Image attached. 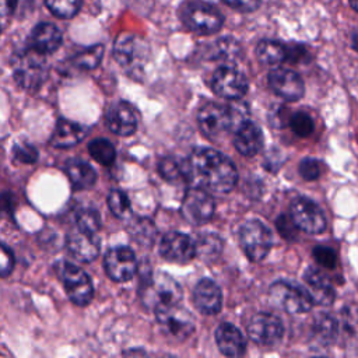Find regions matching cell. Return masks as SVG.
I'll return each instance as SVG.
<instances>
[{
    "label": "cell",
    "instance_id": "5b68a950",
    "mask_svg": "<svg viewBox=\"0 0 358 358\" xmlns=\"http://www.w3.org/2000/svg\"><path fill=\"white\" fill-rule=\"evenodd\" d=\"M55 271L71 302L80 306H85L91 302L94 287L90 275L83 268L67 260H60L55 264Z\"/></svg>",
    "mask_w": 358,
    "mask_h": 358
},
{
    "label": "cell",
    "instance_id": "6da1fadb",
    "mask_svg": "<svg viewBox=\"0 0 358 358\" xmlns=\"http://www.w3.org/2000/svg\"><path fill=\"white\" fill-rule=\"evenodd\" d=\"M185 165L186 182L203 189L228 193L238 182V171L232 161L213 148H196Z\"/></svg>",
    "mask_w": 358,
    "mask_h": 358
},
{
    "label": "cell",
    "instance_id": "8d00e7d4",
    "mask_svg": "<svg viewBox=\"0 0 358 358\" xmlns=\"http://www.w3.org/2000/svg\"><path fill=\"white\" fill-rule=\"evenodd\" d=\"M108 207L112 211V214L116 215L117 218H124L130 215V211H131V206L127 194L117 189H113L109 192Z\"/></svg>",
    "mask_w": 358,
    "mask_h": 358
},
{
    "label": "cell",
    "instance_id": "1f68e13d",
    "mask_svg": "<svg viewBox=\"0 0 358 358\" xmlns=\"http://www.w3.org/2000/svg\"><path fill=\"white\" fill-rule=\"evenodd\" d=\"M158 172L165 180H168L171 183H178V182H185L186 180L185 161L176 159L173 157L162 158L158 162Z\"/></svg>",
    "mask_w": 358,
    "mask_h": 358
},
{
    "label": "cell",
    "instance_id": "9a60e30c",
    "mask_svg": "<svg viewBox=\"0 0 358 358\" xmlns=\"http://www.w3.org/2000/svg\"><path fill=\"white\" fill-rule=\"evenodd\" d=\"M214 94L225 99H241L248 91L246 77L232 66L218 67L211 78Z\"/></svg>",
    "mask_w": 358,
    "mask_h": 358
},
{
    "label": "cell",
    "instance_id": "44dd1931",
    "mask_svg": "<svg viewBox=\"0 0 358 358\" xmlns=\"http://www.w3.org/2000/svg\"><path fill=\"white\" fill-rule=\"evenodd\" d=\"M264 138L262 129L249 120L242 122L235 131L234 136V145L238 152H241L245 157H253L256 155L262 147H263Z\"/></svg>",
    "mask_w": 358,
    "mask_h": 358
},
{
    "label": "cell",
    "instance_id": "5bb4252c",
    "mask_svg": "<svg viewBox=\"0 0 358 358\" xmlns=\"http://www.w3.org/2000/svg\"><path fill=\"white\" fill-rule=\"evenodd\" d=\"M248 336L256 344L274 345L282 338L284 326L277 315L259 312L252 316L248 324Z\"/></svg>",
    "mask_w": 358,
    "mask_h": 358
},
{
    "label": "cell",
    "instance_id": "bcb514c9",
    "mask_svg": "<svg viewBox=\"0 0 358 358\" xmlns=\"http://www.w3.org/2000/svg\"><path fill=\"white\" fill-rule=\"evenodd\" d=\"M14 197L10 192H1L0 193V214H6V215H13L14 213Z\"/></svg>",
    "mask_w": 358,
    "mask_h": 358
},
{
    "label": "cell",
    "instance_id": "484cf974",
    "mask_svg": "<svg viewBox=\"0 0 358 358\" xmlns=\"http://www.w3.org/2000/svg\"><path fill=\"white\" fill-rule=\"evenodd\" d=\"M64 172L70 179L71 186L76 190H85L95 185L96 182V172L95 169L85 161L71 158L66 162Z\"/></svg>",
    "mask_w": 358,
    "mask_h": 358
},
{
    "label": "cell",
    "instance_id": "603a6c76",
    "mask_svg": "<svg viewBox=\"0 0 358 358\" xmlns=\"http://www.w3.org/2000/svg\"><path fill=\"white\" fill-rule=\"evenodd\" d=\"M87 133L88 127L84 124L62 117L56 122L49 141L56 148H69L81 143Z\"/></svg>",
    "mask_w": 358,
    "mask_h": 358
},
{
    "label": "cell",
    "instance_id": "2e32d148",
    "mask_svg": "<svg viewBox=\"0 0 358 358\" xmlns=\"http://www.w3.org/2000/svg\"><path fill=\"white\" fill-rule=\"evenodd\" d=\"M268 85L275 95L289 102L301 99L305 94V84L301 76L285 67H277L268 73Z\"/></svg>",
    "mask_w": 358,
    "mask_h": 358
},
{
    "label": "cell",
    "instance_id": "c3c4849f",
    "mask_svg": "<svg viewBox=\"0 0 358 358\" xmlns=\"http://www.w3.org/2000/svg\"><path fill=\"white\" fill-rule=\"evenodd\" d=\"M351 46L358 52V31L351 35Z\"/></svg>",
    "mask_w": 358,
    "mask_h": 358
},
{
    "label": "cell",
    "instance_id": "74e56055",
    "mask_svg": "<svg viewBox=\"0 0 358 358\" xmlns=\"http://www.w3.org/2000/svg\"><path fill=\"white\" fill-rule=\"evenodd\" d=\"M289 127L291 130L299 136V137H306L309 136L313 129H315V123L313 119L306 113V112H296L289 117Z\"/></svg>",
    "mask_w": 358,
    "mask_h": 358
},
{
    "label": "cell",
    "instance_id": "52a82bcc",
    "mask_svg": "<svg viewBox=\"0 0 358 358\" xmlns=\"http://www.w3.org/2000/svg\"><path fill=\"white\" fill-rule=\"evenodd\" d=\"M268 296L273 305L292 315L309 312L313 306V299L308 289L291 281L281 280L271 284Z\"/></svg>",
    "mask_w": 358,
    "mask_h": 358
},
{
    "label": "cell",
    "instance_id": "b9f144b4",
    "mask_svg": "<svg viewBox=\"0 0 358 358\" xmlns=\"http://www.w3.org/2000/svg\"><path fill=\"white\" fill-rule=\"evenodd\" d=\"M343 326L350 334H358V305H350L344 309Z\"/></svg>",
    "mask_w": 358,
    "mask_h": 358
},
{
    "label": "cell",
    "instance_id": "ee69618b",
    "mask_svg": "<svg viewBox=\"0 0 358 358\" xmlns=\"http://www.w3.org/2000/svg\"><path fill=\"white\" fill-rule=\"evenodd\" d=\"M275 225H277V229L280 232V235L288 241H292L295 239L296 236V227L294 225L292 220L289 217H287L285 214H281L277 221H275Z\"/></svg>",
    "mask_w": 358,
    "mask_h": 358
},
{
    "label": "cell",
    "instance_id": "4dcf8cb0",
    "mask_svg": "<svg viewBox=\"0 0 358 358\" xmlns=\"http://www.w3.org/2000/svg\"><path fill=\"white\" fill-rule=\"evenodd\" d=\"M103 56V45L96 43L90 48H85L76 53L71 57V63L74 67L81 70H92L99 66Z\"/></svg>",
    "mask_w": 358,
    "mask_h": 358
},
{
    "label": "cell",
    "instance_id": "f35d334b",
    "mask_svg": "<svg viewBox=\"0 0 358 358\" xmlns=\"http://www.w3.org/2000/svg\"><path fill=\"white\" fill-rule=\"evenodd\" d=\"M13 157L21 164L31 165L38 159V150L28 141H18L13 147Z\"/></svg>",
    "mask_w": 358,
    "mask_h": 358
},
{
    "label": "cell",
    "instance_id": "e575fe53",
    "mask_svg": "<svg viewBox=\"0 0 358 358\" xmlns=\"http://www.w3.org/2000/svg\"><path fill=\"white\" fill-rule=\"evenodd\" d=\"M76 222L77 229L90 234H96L101 228V215L92 207H83L76 213Z\"/></svg>",
    "mask_w": 358,
    "mask_h": 358
},
{
    "label": "cell",
    "instance_id": "d4e9b609",
    "mask_svg": "<svg viewBox=\"0 0 358 358\" xmlns=\"http://www.w3.org/2000/svg\"><path fill=\"white\" fill-rule=\"evenodd\" d=\"M215 343L218 350L227 357H241L246 350L241 330L231 323H221L215 329Z\"/></svg>",
    "mask_w": 358,
    "mask_h": 358
},
{
    "label": "cell",
    "instance_id": "681fc988",
    "mask_svg": "<svg viewBox=\"0 0 358 358\" xmlns=\"http://www.w3.org/2000/svg\"><path fill=\"white\" fill-rule=\"evenodd\" d=\"M350 6L358 13V0H350Z\"/></svg>",
    "mask_w": 358,
    "mask_h": 358
},
{
    "label": "cell",
    "instance_id": "7dc6e473",
    "mask_svg": "<svg viewBox=\"0 0 358 358\" xmlns=\"http://www.w3.org/2000/svg\"><path fill=\"white\" fill-rule=\"evenodd\" d=\"M18 0H0V17H8L14 13Z\"/></svg>",
    "mask_w": 358,
    "mask_h": 358
},
{
    "label": "cell",
    "instance_id": "d6986e66",
    "mask_svg": "<svg viewBox=\"0 0 358 358\" xmlns=\"http://www.w3.org/2000/svg\"><path fill=\"white\" fill-rule=\"evenodd\" d=\"M106 126L110 131H113L117 136H131L137 130V116L131 105H129L124 101H119L106 112L105 116Z\"/></svg>",
    "mask_w": 358,
    "mask_h": 358
},
{
    "label": "cell",
    "instance_id": "d6a6232c",
    "mask_svg": "<svg viewBox=\"0 0 358 358\" xmlns=\"http://www.w3.org/2000/svg\"><path fill=\"white\" fill-rule=\"evenodd\" d=\"M241 55V46L234 38H221L211 48L213 59L234 63Z\"/></svg>",
    "mask_w": 358,
    "mask_h": 358
},
{
    "label": "cell",
    "instance_id": "cb8c5ba5",
    "mask_svg": "<svg viewBox=\"0 0 358 358\" xmlns=\"http://www.w3.org/2000/svg\"><path fill=\"white\" fill-rule=\"evenodd\" d=\"M63 36L60 29L50 22H39L34 27L29 36V46L43 55L56 52L62 45Z\"/></svg>",
    "mask_w": 358,
    "mask_h": 358
},
{
    "label": "cell",
    "instance_id": "277c9868",
    "mask_svg": "<svg viewBox=\"0 0 358 358\" xmlns=\"http://www.w3.org/2000/svg\"><path fill=\"white\" fill-rule=\"evenodd\" d=\"M140 298L145 308L158 309L179 303L182 299L180 285L168 274L157 273L148 275L140 287Z\"/></svg>",
    "mask_w": 358,
    "mask_h": 358
},
{
    "label": "cell",
    "instance_id": "7402d4cb",
    "mask_svg": "<svg viewBox=\"0 0 358 358\" xmlns=\"http://www.w3.org/2000/svg\"><path fill=\"white\" fill-rule=\"evenodd\" d=\"M303 280L308 285V292L310 294L313 303H319L323 306H329L333 303L336 294L329 277L323 271L315 267H308L303 273Z\"/></svg>",
    "mask_w": 358,
    "mask_h": 358
},
{
    "label": "cell",
    "instance_id": "f1b7e54d",
    "mask_svg": "<svg viewBox=\"0 0 358 358\" xmlns=\"http://www.w3.org/2000/svg\"><path fill=\"white\" fill-rule=\"evenodd\" d=\"M196 243V256L203 262H213L215 260L222 252V239L217 234H201Z\"/></svg>",
    "mask_w": 358,
    "mask_h": 358
},
{
    "label": "cell",
    "instance_id": "7bdbcfd3",
    "mask_svg": "<svg viewBox=\"0 0 358 358\" xmlns=\"http://www.w3.org/2000/svg\"><path fill=\"white\" fill-rule=\"evenodd\" d=\"M14 255L8 246L0 243V277H8L14 268Z\"/></svg>",
    "mask_w": 358,
    "mask_h": 358
},
{
    "label": "cell",
    "instance_id": "f6af8a7d",
    "mask_svg": "<svg viewBox=\"0 0 358 358\" xmlns=\"http://www.w3.org/2000/svg\"><path fill=\"white\" fill-rule=\"evenodd\" d=\"M227 6L241 13H252L259 8L262 0H224Z\"/></svg>",
    "mask_w": 358,
    "mask_h": 358
},
{
    "label": "cell",
    "instance_id": "83f0119b",
    "mask_svg": "<svg viewBox=\"0 0 358 358\" xmlns=\"http://www.w3.org/2000/svg\"><path fill=\"white\" fill-rule=\"evenodd\" d=\"M256 56L260 63L277 66L287 60V49L282 43L271 39H263L256 46Z\"/></svg>",
    "mask_w": 358,
    "mask_h": 358
},
{
    "label": "cell",
    "instance_id": "3957f363",
    "mask_svg": "<svg viewBox=\"0 0 358 358\" xmlns=\"http://www.w3.org/2000/svg\"><path fill=\"white\" fill-rule=\"evenodd\" d=\"M11 67L15 83L24 90H38L45 83L48 76L45 55L31 46L14 55Z\"/></svg>",
    "mask_w": 358,
    "mask_h": 358
},
{
    "label": "cell",
    "instance_id": "836d02e7",
    "mask_svg": "<svg viewBox=\"0 0 358 358\" xmlns=\"http://www.w3.org/2000/svg\"><path fill=\"white\" fill-rule=\"evenodd\" d=\"M88 151L91 154V157L99 162L101 165L109 166L115 162L116 158V150L113 147V144L106 140V138H95L88 145Z\"/></svg>",
    "mask_w": 358,
    "mask_h": 358
},
{
    "label": "cell",
    "instance_id": "f546056e",
    "mask_svg": "<svg viewBox=\"0 0 358 358\" xmlns=\"http://www.w3.org/2000/svg\"><path fill=\"white\" fill-rule=\"evenodd\" d=\"M127 231L130 236L143 246H150L154 243L157 236V228L148 218H134L130 221Z\"/></svg>",
    "mask_w": 358,
    "mask_h": 358
},
{
    "label": "cell",
    "instance_id": "ac0fdd59",
    "mask_svg": "<svg viewBox=\"0 0 358 358\" xmlns=\"http://www.w3.org/2000/svg\"><path fill=\"white\" fill-rule=\"evenodd\" d=\"M66 246L74 259L90 263L94 262L101 250V241L96 234H90L84 231H73L66 238Z\"/></svg>",
    "mask_w": 358,
    "mask_h": 358
},
{
    "label": "cell",
    "instance_id": "ab89813d",
    "mask_svg": "<svg viewBox=\"0 0 358 358\" xmlns=\"http://www.w3.org/2000/svg\"><path fill=\"white\" fill-rule=\"evenodd\" d=\"M312 255L317 264H320L324 268H333L337 264V255L336 252L324 245H317L313 248Z\"/></svg>",
    "mask_w": 358,
    "mask_h": 358
},
{
    "label": "cell",
    "instance_id": "8fae6325",
    "mask_svg": "<svg viewBox=\"0 0 358 358\" xmlns=\"http://www.w3.org/2000/svg\"><path fill=\"white\" fill-rule=\"evenodd\" d=\"M197 123L207 138L217 140L232 127L229 106L217 102H207L197 112Z\"/></svg>",
    "mask_w": 358,
    "mask_h": 358
},
{
    "label": "cell",
    "instance_id": "60d3db41",
    "mask_svg": "<svg viewBox=\"0 0 358 358\" xmlns=\"http://www.w3.org/2000/svg\"><path fill=\"white\" fill-rule=\"evenodd\" d=\"M299 175L305 180H315L322 175V165L315 158H303L299 162Z\"/></svg>",
    "mask_w": 358,
    "mask_h": 358
},
{
    "label": "cell",
    "instance_id": "7c38bea8",
    "mask_svg": "<svg viewBox=\"0 0 358 358\" xmlns=\"http://www.w3.org/2000/svg\"><path fill=\"white\" fill-rule=\"evenodd\" d=\"M289 218L296 229L306 234H320L326 229L324 214L317 204L306 197H298L291 203Z\"/></svg>",
    "mask_w": 358,
    "mask_h": 358
},
{
    "label": "cell",
    "instance_id": "7a4b0ae2",
    "mask_svg": "<svg viewBox=\"0 0 358 358\" xmlns=\"http://www.w3.org/2000/svg\"><path fill=\"white\" fill-rule=\"evenodd\" d=\"M113 57L130 77L140 80L150 59V48L143 38L133 34H122L115 41Z\"/></svg>",
    "mask_w": 358,
    "mask_h": 358
},
{
    "label": "cell",
    "instance_id": "9c48e42d",
    "mask_svg": "<svg viewBox=\"0 0 358 358\" xmlns=\"http://www.w3.org/2000/svg\"><path fill=\"white\" fill-rule=\"evenodd\" d=\"M241 246L252 262L263 260L273 246L271 231L260 221L250 220L239 229Z\"/></svg>",
    "mask_w": 358,
    "mask_h": 358
},
{
    "label": "cell",
    "instance_id": "ba28073f",
    "mask_svg": "<svg viewBox=\"0 0 358 358\" xmlns=\"http://www.w3.org/2000/svg\"><path fill=\"white\" fill-rule=\"evenodd\" d=\"M161 330L176 341L186 340L194 331V319L192 313L179 303L158 308L154 310Z\"/></svg>",
    "mask_w": 358,
    "mask_h": 358
},
{
    "label": "cell",
    "instance_id": "d590c367",
    "mask_svg": "<svg viewBox=\"0 0 358 358\" xmlns=\"http://www.w3.org/2000/svg\"><path fill=\"white\" fill-rule=\"evenodd\" d=\"M49 11L59 18H73L81 8L83 0H45Z\"/></svg>",
    "mask_w": 358,
    "mask_h": 358
},
{
    "label": "cell",
    "instance_id": "8992f818",
    "mask_svg": "<svg viewBox=\"0 0 358 358\" xmlns=\"http://www.w3.org/2000/svg\"><path fill=\"white\" fill-rule=\"evenodd\" d=\"M180 20L187 29L199 35L215 34L224 24L220 10L204 1L186 3L180 11Z\"/></svg>",
    "mask_w": 358,
    "mask_h": 358
},
{
    "label": "cell",
    "instance_id": "30bf717a",
    "mask_svg": "<svg viewBox=\"0 0 358 358\" xmlns=\"http://www.w3.org/2000/svg\"><path fill=\"white\" fill-rule=\"evenodd\" d=\"M215 210V203L211 194L199 186H193L187 189L182 200V215L183 218L193 224L201 225L211 220Z\"/></svg>",
    "mask_w": 358,
    "mask_h": 358
},
{
    "label": "cell",
    "instance_id": "4fadbf2b",
    "mask_svg": "<svg viewBox=\"0 0 358 358\" xmlns=\"http://www.w3.org/2000/svg\"><path fill=\"white\" fill-rule=\"evenodd\" d=\"M103 267L110 280L124 282L134 277L137 271V259L130 248L115 246L105 253Z\"/></svg>",
    "mask_w": 358,
    "mask_h": 358
},
{
    "label": "cell",
    "instance_id": "ffe728a7",
    "mask_svg": "<svg viewBox=\"0 0 358 358\" xmlns=\"http://www.w3.org/2000/svg\"><path fill=\"white\" fill-rule=\"evenodd\" d=\"M193 302L201 313L215 315L221 310L222 292L213 280L203 278L193 289Z\"/></svg>",
    "mask_w": 358,
    "mask_h": 358
},
{
    "label": "cell",
    "instance_id": "4316f807",
    "mask_svg": "<svg viewBox=\"0 0 358 358\" xmlns=\"http://www.w3.org/2000/svg\"><path fill=\"white\" fill-rule=\"evenodd\" d=\"M338 336V322L329 313H320L312 324V343L317 348L331 345Z\"/></svg>",
    "mask_w": 358,
    "mask_h": 358
},
{
    "label": "cell",
    "instance_id": "f907efd6",
    "mask_svg": "<svg viewBox=\"0 0 358 358\" xmlns=\"http://www.w3.org/2000/svg\"><path fill=\"white\" fill-rule=\"evenodd\" d=\"M0 34H1V25H0Z\"/></svg>",
    "mask_w": 358,
    "mask_h": 358
},
{
    "label": "cell",
    "instance_id": "e0dca14e",
    "mask_svg": "<svg viewBox=\"0 0 358 358\" xmlns=\"http://www.w3.org/2000/svg\"><path fill=\"white\" fill-rule=\"evenodd\" d=\"M161 256L173 263H187L196 257L194 239L182 232H168L159 242Z\"/></svg>",
    "mask_w": 358,
    "mask_h": 358
}]
</instances>
